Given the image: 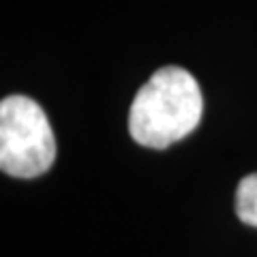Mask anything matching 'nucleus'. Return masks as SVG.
Listing matches in <instances>:
<instances>
[{"label": "nucleus", "mask_w": 257, "mask_h": 257, "mask_svg": "<svg viewBox=\"0 0 257 257\" xmlns=\"http://www.w3.org/2000/svg\"><path fill=\"white\" fill-rule=\"evenodd\" d=\"M204 99L195 77L180 67H163L135 94L128 131L142 146L163 150L199 124Z\"/></svg>", "instance_id": "1"}, {"label": "nucleus", "mask_w": 257, "mask_h": 257, "mask_svg": "<svg viewBox=\"0 0 257 257\" xmlns=\"http://www.w3.org/2000/svg\"><path fill=\"white\" fill-rule=\"evenodd\" d=\"M56 140L45 111L28 96L0 103V167L15 178H37L52 167Z\"/></svg>", "instance_id": "2"}, {"label": "nucleus", "mask_w": 257, "mask_h": 257, "mask_svg": "<svg viewBox=\"0 0 257 257\" xmlns=\"http://www.w3.org/2000/svg\"><path fill=\"white\" fill-rule=\"evenodd\" d=\"M236 214L238 219L257 227V174L244 176L236 191Z\"/></svg>", "instance_id": "3"}]
</instances>
